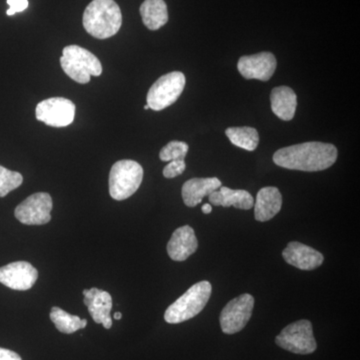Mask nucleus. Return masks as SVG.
<instances>
[{
    "mask_svg": "<svg viewBox=\"0 0 360 360\" xmlns=\"http://www.w3.org/2000/svg\"><path fill=\"white\" fill-rule=\"evenodd\" d=\"M9 9L6 11L7 15L11 16L18 13H22L28 7V0H7Z\"/></svg>",
    "mask_w": 360,
    "mask_h": 360,
    "instance_id": "obj_26",
    "label": "nucleus"
},
{
    "mask_svg": "<svg viewBox=\"0 0 360 360\" xmlns=\"http://www.w3.org/2000/svg\"><path fill=\"white\" fill-rule=\"evenodd\" d=\"M253 206L255 219L260 222L269 221L281 212L283 195L276 187H264L258 191L257 200Z\"/></svg>",
    "mask_w": 360,
    "mask_h": 360,
    "instance_id": "obj_16",
    "label": "nucleus"
},
{
    "mask_svg": "<svg viewBox=\"0 0 360 360\" xmlns=\"http://www.w3.org/2000/svg\"><path fill=\"white\" fill-rule=\"evenodd\" d=\"M49 317L56 328L65 335H71L87 326L86 319H82L77 315H71L58 307H52Z\"/></svg>",
    "mask_w": 360,
    "mask_h": 360,
    "instance_id": "obj_21",
    "label": "nucleus"
},
{
    "mask_svg": "<svg viewBox=\"0 0 360 360\" xmlns=\"http://www.w3.org/2000/svg\"><path fill=\"white\" fill-rule=\"evenodd\" d=\"M276 345L295 354H311L317 345L314 335L311 322L302 319L284 328L276 336Z\"/></svg>",
    "mask_w": 360,
    "mask_h": 360,
    "instance_id": "obj_7",
    "label": "nucleus"
},
{
    "mask_svg": "<svg viewBox=\"0 0 360 360\" xmlns=\"http://www.w3.org/2000/svg\"><path fill=\"white\" fill-rule=\"evenodd\" d=\"M276 59L270 52H260L253 56H243L238 60V68L246 79L267 82L276 70Z\"/></svg>",
    "mask_w": 360,
    "mask_h": 360,
    "instance_id": "obj_12",
    "label": "nucleus"
},
{
    "mask_svg": "<svg viewBox=\"0 0 360 360\" xmlns=\"http://www.w3.org/2000/svg\"><path fill=\"white\" fill-rule=\"evenodd\" d=\"M208 200L214 206H222V207H233L238 210H248L255 205V200L248 191L241 189L229 188L221 186L217 191H213L208 195Z\"/></svg>",
    "mask_w": 360,
    "mask_h": 360,
    "instance_id": "obj_18",
    "label": "nucleus"
},
{
    "mask_svg": "<svg viewBox=\"0 0 360 360\" xmlns=\"http://www.w3.org/2000/svg\"><path fill=\"white\" fill-rule=\"evenodd\" d=\"M0 360H22L20 355L13 350L0 347Z\"/></svg>",
    "mask_w": 360,
    "mask_h": 360,
    "instance_id": "obj_27",
    "label": "nucleus"
},
{
    "mask_svg": "<svg viewBox=\"0 0 360 360\" xmlns=\"http://www.w3.org/2000/svg\"><path fill=\"white\" fill-rule=\"evenodd\" d=\"M188 153V146L186 142L182 141H170L167 143L160 153V160L172 161V160H184Z\"/></svg>",
    "mask_w": 360,
    "mask_h": 360,
    "instance_id": "obj_24",
    "label": "nucleus"
},
{
    "mask_svg": "<svg viewBox=\"0 0 360 360\" xmlns=\"http://www.w3.org/2000/svg\"><path fill=\"white\" fill-rule=\"evenodd\" d=\"M60 65L65 75L78 84H89L90 77H99L103 73L99 59L78 45H68L63 49Z\"/></svg>",
    "mask_w": 360,
    "mask_h": 360,
    "instance_id": "obj_4",
    "label": "nucleus"
},
{
    "mask_svg": "<svg viewBox=\"0 0 360 360\" xmlns=\"http://www.w3.org/2000/svg\"><path fill=\"white\" fill-rule=\"evenodd\" d=\"M35 116L49 127H66L75 117V105L65 97H51L37 104Z\"/></svg>",
    "mask_w": 360,
    "mask_h": 360,
    "instance_id": "obj_9",
    "label": "nucleus"
},
{
    "mask_svg": "<svg viewBox=\"0 0 360 360\" xmlns=\"http://www.w3.org/2000/svg\"><path fill=\"white\" fill-rule=\"evenodd\" d=\"M225 134L233 146L248 151L255 150L259 143V135L253 127H229Z\"/></svg>",
    "mask_w": 360,
    "mask_h": 360,
    "instance_id": "obj_22",
    "label": "nucleus"
},
{
    "mask_svg": "<svg viewBox=\"0 0 360 360\" xmlns=\"http://www.w3.org/2000/svg\"><path fill=\"white\" fill-rule=\"evenodd\" d=\"M201 210H202L205 214H210V213L212 212V206L210 205V203H206V205L202 206Z\"/></svg>",
    "mask_w": 360,
    "mask_h": 360,
    "instance_id": "obj_28",
    "label": "nucleus"
},
{
    "mask_svg": "<svg viewBox=\"0 0 360 360\" xmlns=\"http://www.w3.org/2000/svg\"><path fill=\"white\" fill-rule=\"evenodd\" d=\"M122 314H120V312H115V319H116V321H120V319H122Z\"/></svg>",
    "mask_w": 360,
    "mask_h": 360,
    "instance_id": "obj_29",
    "label": "nucleus"
},
{
    "mask_svg": "<svg viewBox=\"0 0 360 360\" xmlns=\"http://www.w3.org/2000/svg\"><path fill=\"white\" fill-rule=\"evenodd\" d=\"M143 179V168L134 160H120L111 167L110 194L115 200H125L134 195Z\"/></svg>",
    "mask_w": 360,
    "mask_h": 360,
    "instance_id": "obj_5",
    "label": "nucleus"
},
{
    "mask_svg": "<svg viewBox=\"0 0 360 360\" xmlns=\"http://www.w3.org/2000/svg\"><path fill=\"white\" fill-rule=\"evenodd\" d=\"M284 260L288 264L302 270H314L323 264L324 257L314 248L297 241H291L284 248Z\"/></svg>",
    "mask_w": 360,
    "mask_h": 360,
    "instance_id": "obj_14",
    "label": "nucleus"
},
{
    "mask_svg": "<svg viewBox=\"0 0 360 360\" xmlns=\"http://www.w3.org/2000/svg\"><path fill=\"white\" fill-rule=\"evenodd\" d=\"M141 14L143 25L150 30H158L168 21L167 6L165 0H144Z\"/></svg>",
    "mask_w": 360,
    "mask_h": 360,
    "instance_id": "obj_20",
    "label": "nucleus"
},
{
    "mask_svg": "<svg viewBox=\"0 0 360 360\" xmlns=\"http://www.w3.org/2000/svg\"><path fill=\"white\" fill-rule=\"evenodd\" d=\"M186 165L184 160H172L163 169V175L167 179H174L179 175L184 174Z\"/></svg>",
    "mask_w": 360,
    "mask_h": 360,
    "instance_id": "obj_25",
    "label": "nucleus"
},
{
    "mask_svg": "<svg viewBox=\"0 0 360 360\" xmlns=\"http://www.w3.org/2000/svg\"><path fill=\"white\" fill-rule=\"evenodd\" d=\"M186 77L180 71H172L158 78L148 94L149 110L160 111L172 105L181 96L186 86Z\"/></svg>",
    "mask_w": 360,
    "mask_h": 360,
    "instance_id": "obj_6",
    "label": "nucleus"
},
{
    "mask_svg": "<svg viewBox=\"0 0 360 360\" xmlns=\"http://www.w3.org/2000/svg\"><path fill=\"white\" fill-rule=\"evenodd\" d=\"M255 307L252 295H241L231 300L220 314V328L225 335H234L245 328Z\"/></svg>",
    "mask_w": 360,
    "mask_h": 360,
    "instance_id": "obj_8",
    "label": "nucleus"
},
{
    "mask_svg": "<svg viewBox=\"0 0 360 360\" xmlns=\"http://www.w3.org/2000/svg\"><path fill=\"white\" fill-rule=\"evenodd\" d=\"M198 248V241L193 227H179L172 234L167 243V253L174 262H184L193 255Z\"/></svg>",
    "mask_w": 360,
    "mask_h": 360,
    "instance_id": "obj_15",
    "label": "nucleus"
},
{
    "mask_svg": "<svg viewBox=\"0 0 360 360\" xmlns=\"http://www.w3.org/2000/svg\"><path fill=\"white\" fill-rule=\"evenodd\" d=\"M122 25V11L115 0H94L85 8V30L97 39L115 37Z\"/></svg>",
    "mask_w": 360,
    "mask_h": 360,
    "instance_id": "obj_2",
    "label": "nucleus"
},
{
    "mask_svg": "<svg viewBox=\"0 0 360 360\" xmlns=\"http://www.w3.org/2000/svg\"><path fill=\"white\" fill-rule=\"evenodd\" d=\"M23 177L20 172H11L0 165V198H4L11 191L22 184Z\"/></svg>",
    "mask_w": 360,
    "mask_h": 360,
    "instance_id": "obj_23",
    "label": "nucleus"
},
{
    "mask_svg": "<svg viewBox=\"0 0 360 360\" xmlns=\"http://www.w3.org/2000/svg\"><path fill=\"white\" fill-rule=\"evenodd\" d=\"M84 304L94 322L103 324V328L110 329L112 326L111 309H112V297L108 291L92 288L84 290Z\"/></svg>",
    "mask_w": 360,
    "mask_h": 360,
    "instance_id": "obj_13",
    "label": "nucleus"
},
{
    "mask_svg": "<svg viewBox=\"0 0 360 360\" xmlns=\"http://www.w3.org/2000/svg\"><path fill=\"white\" fill-rule=\"evenodd\" d=\"M51 194L39 193L28 196L15 208L16 219L26 225H44L51 220Z\"/></svg>",
    "mask_w": 360,
    "mask_h": 360,
    "instance_id": "obj_10",
    "label": "nucleus"
},
{
    "mask_svg": "<svg viewBox=\"0 0 360 360\" xmlns=\"http://www.w3.org/2000/svg\"><path fill=\"white\" fill-rule=\"evenodd\" d=\"M212 286L208 281L194 284L176 302L168 307L165 314L167 323H181L200 314L212 295Z\"/></svg>",
    "mask_w": 360,
    "mask_h": 360,
    "instance_id": "obj_3",
    "label": "nucleus"
},
{
    "mask_svg": "<svg viewBox=\"0 0 360 360\" xmlns=\"http://www.w3.org/2000/svg\"><path fill=\"white\" fill-rule=\"evenodd\" d=\"M144 110H149V106L148 105V104H146V105H144Z\"/></svg>",
    "mask_w": 360,
    "mask_h": 360,
    "instance_id": "obj_30",
    "label": "nucleus"
},
{
    "mask_svg": "<svg viewBox=\"0 0 360 360\" xmlns=\"http://www.w3.org/2000/svg\"><path fill=\"white\" fill-rule=\"evenodd\" d=\"M39 278V272L32 264L16 262L0 267V283L13 290H28Z\"/></svg>",
    "mask_w": 360,
    "mask_h": 360,
    "instance_id": "obj_11",
    "label": "nucleus"
},
{
    "mask_svg": "<svg viewBox=\"0 0 360 360\" xmlns=\"http://www.w3.org/2000/svg\"><path fill=\"white\" fill-rule=\"evenodd\" d=\"M270 101H271V110L277 117L285 122L295 117L297 96L290 87H276L270 94Z\"/></svg>",
    "mask_w": 360,
    "mask_h": 360,
    "instance_id": "obj_19",
    "label": "nucleus"
},
{
    "mask_svg": "<svg viewBox=\"0 0 360 360\" xmlns=\"http://www.w3.org/2000/svg\"><path fill=\"white\" fill-rule=\"evenodd\" d=\"M221 187V181L217 177L191 179L187 180L181 189L182 198L188 207L200 205L205 196Z\"/></svg>",
    "mask_w": 360,
    "mask_h": 360,
    "instance_id": "obj_17",
    "label": "nucleus"
},
{
    "mask_svg": "<svg viewBox=\"0 0 360 360\" xmlns=\"http://www.w3.org/2000/svg\"><path fill=\"white\" fill-rule=\"evenodd\" d=\"M338 148L323 142H304L277 150L274 162L286 169L315 172L328 169L338 160Z\"/></svg>",
    "mask_w": 360,
    "mask_h": 360,
    "instance_id": "obj_1",
    "label": "nucleus"
}]
</instances>
